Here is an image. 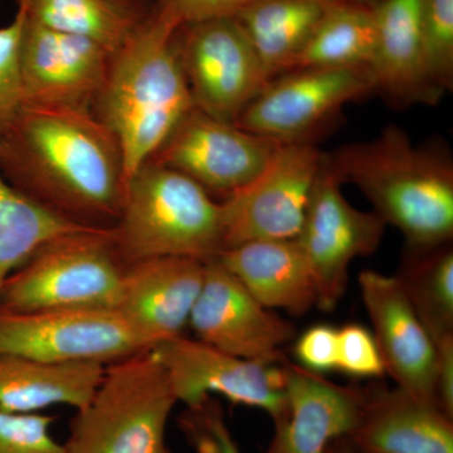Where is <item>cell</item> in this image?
Wrapping results in <instances>:
<instances>
[{"label":"cell","mask_w":453,"mask_h":453,"mask_svg":"<svg viewBox=\"0 0 453 453\" xmlns=\"http://www.w3.org/2000/svg\"><path fill=\"white\" fill-rule=\"evenodd\" d=\"M178 29L154 8L148 22L113 53L92 110L120 144L125 184L196 107L175 49Z\"/></svg>","instance_id":"3957f363"},{"label":"cell","mask_w":453,"mask_h":453,"mask_svg":"<svg viewBox=\"0 0 453 453\" xmlns=\"http://www.w3.org/2000/svg\"><path fill=\"white\" fill-rule=\"evenodd\" d=\"M375 91L396 105H434L442 95L429 82L423 62L422 0H377Z\"/></svg>","instance_id":"ffe728a7"},{"label":"cell","mask_w":453,"mask_h":453,"mask_svg":"<svg viewBox=\"0 0 453 453\" xmlns=\"http://www.w3.org/2000/svg\"><path fill=\"white\" fill-rule=\"evenodd\" d=\"M324 159L312 142H282L251 183L222 202L225 250L299 237Z\"/></svg>","instance_id":"9c48e42d"},{"label":"cell","mask_w":453,"mask_h":453,"mask_svg":"<svg viewBox=\"0 0 453 453\" xmlns=\"http://www.w3.org/2000/svg\"><path fill=\"white\" fill-rule=\"evenodd\" d=\"M342 0H253L238 14L267 81L290 70L334 5Z\"/></svg>","instance_id":"603a6c76"},{"label":"cell","mask_w":453,"mask_h":453,"mask_svg":"<svg viewBox=\"0 0 453 453\" xmlns=\"http://www.w3.org/2000/svg\"><path fill=\"white\" fill-rule=\"evenodd\" d=\"M216 259L265 308L303 316L318 305L314 275L297 238L252 241L225 250Z\"/></svg>","instance_id":"44dd1931"},{"label":"cell","mask_w":453,"mask_h":453,"mask_svg":"<svg viewBox=\"0 0 453 453\" xmlns=\"http://www.w3.org/2000/svg\"><path fill=\"white\" fill-rule=\"evenodd\" d=\"M153 348L116 310L0 309V356L109 365Z\"/></svg>","instance_id":"52a82bcc"},{"label":"cell","mask_w":453,"mask_h":453,"mask_svg":"<svg viewBox=\"0 0 453 453\" xmlns=\"http://www.w3.org/2000/svg\"><path fill=\"white\" fill-rule=\"evenodd\" d=\"M344 183L354 184L386 225L403 234L408 255L447 246L453 238V163L438 145L414 144L396 125L380 135L325 154Z\"/></svg>","instance_id":"7a4b0ae2"},{"label":"cell","mask_w":453,"mask_h":453,"mask_svg":"<svg viewBox=\"0 0 453 453\" xmlns=\"http://www.w3.org/2000/svg\"><path fill=\"white\" fill-rule=\"evenodd\" d=\"M396 279L434 345L453 338L452 247L408 255Z\"/></svg>","instance_id":"4316f807"},{"label":"cell","mask_w":453,"mask_h":453,"mask_svg":"<svg viewBox=\"0 0 453 453\" xmlns=\"http://www.w3.org/2000/svg\"><path fill=\"white\" fill-rule=\"evenodd\" d=\"M0 173L76 225L111 229L120 216V144L94 111L25 106L0 139Z\"/></svg>","instance_id":"6da1fadb"},{"label":"cell","mask_w":453,"mask_h":453,"mask_svg":"<svg viewBox=\"0 0 453 453\" xmlns=\"http://www.w3.org/2000/svg\"><path fill=\"white\" fill-rule=\"evenodd\" d=\"M111 58L112 53L96 42L26 16L19 47L26 106L92 111Z\"/></svg>","instance_id":"4fadbf2b"},{"label":"cell","mask_w":453,"mask_h":453,"mask_svg":"<svg viewBox=\"0 0 453 453\" xmlns=\"http://www.w3.org/2000/svg\"><path fill=\"white\" fill-rule=\"evenodd\" d=\"M204 273V262L186 257L127 265L116 311L154 348L184 335Z\"/></svg>","instance_id":"ac0fdd59"},{"label":"cell","mask_w":453,"mask_h":453,"mask_svg":"<svg viewBox=\"0 0 453 453\" xmlns=\"http://www.w3.org/2000/svg\"><path fill=\"white\" fill-rule=\"evenodd\" d=\"M88 228L53 213L0 173V288L43 244Z\"/></svg>","instance_id":"484cf974"},{"label":"cell","mask_w":453,"mask_h":453,"mask_svg":"<svg viewBox=\"0 0 453 453\" xmlns=\"http://www.w3.org/2000/svg\"><path fill=\"white\" fill-rule=\"evenodd\" d=\"M325 453H359L350 446V443L348 442L345 438H340V440L334 441L333 443H330L329 447H327L326 451Z\"/></svg>","instance_id":"e575fe53"},{"label":"cell","mask_w":453,"mask_h":453,"mask_svg":"<svg viewBox=\"0 0 453 453\" xmlns=\"http://www.w3.org/2000/svg\"><path fill=\"white\" fill-rule=\"evenodd\" d=\"M189 326L199 342L266 365H281L283 345L296 338L294 325L261 305L217 259L205 264Z\"/></svg>","instance_id":"5bb4252c"},{"label":"cell","mask_w":453,"mask_h":453,"mask_svg":"<svg viewBox=\"0 0 453 453\" xmlns=\"http://www.w3.org/2000/svg\"><path fill=\"white\" fill-rule=\"evenodd\" d=\"M122 264L111 229H83L50 241L5 280L0 309L116 310Z\"/></svg>","instance_id":"8992f818"},{"label":"cell","mask_w":453,"mask_h":453,"mask_svg":"<svg viewBox=\"0 0 453 453\" xmlns=\"http://www.w3.org/2000/svg\"><path fill=\"white\" fill-rule=\"evenodd\" d=\"M423 62L441 95L453 85V0H422Z\"/></svg>","instance_id":"83f0119b"},{"label":"cell","mask_w":453,"mask_h":453,"mask_svg":"<svg viewBox=\"0 0 453 453\" xmlns=\"http://www.w3.org/2000/svg\"><path fill=\"white\" fill-rule=\"evenodd\" d=\"M336 371L357 380H372L386 374L383 357L371 330L360 324L338 329Z\"/></svg>","instance_id":"1f68e13d"},{"label":"cell","mask_w":453,"mask_h":453,"mask_svg":"<svg viewBox=\"0 0 453 453\" xmlns=\"http://www.w3.org/2000/svg\"><path fill=\"white\" fill-rule=\"evenodd\" d=\"M33 22L115 53L153 16V0H18Z\"/></svg>","instance_id":"cb8c5ba5"},{"label":"cell","mask_w":453,"mask_h":453,"mask_svg":"<svg viewBox=\"0 0 453 453\" xmlns=\"http://www.w3.org/2000/svg\"><path fill=\"white\" fill-rule=\"evenodd\" d=\"M112 237L125 266L157 257L207 264L225 250L222 202L187 175L149 160L125 184Z\"/></svg>","instance_id":"277c9868"},{"label":"cell","mask_w":453,"mask_h":453,"mask_svg":"<svg viewBox=\"0 0 453 453\" xmlns=\"http://www.w3.org/2000/svg\"><path fill=\"white\" fill-rule=\"evenodd\" d=\"M178 423L196 453H241L226 426L222 405L213 395L186 407Z\"/></svg>","instance_id":"f546056e"},{"label":"cell","mask_w":453,"mask_h":453,"mask_svg":"<svg viewBox=\"0 0 453 453\" xmlns=\"http://www.w3.org/2000/svg\"><path fill=\"white\" fill-rule=\"evenodd\" d=\"M179 403L154 349L106 365L89 403L76 411L65 453H174L166 442Z\"/></svg>","instance_id":"5b68a950"},{"label":"cell","mask_w":453,"mask_h":453,"mask_svg":"<svg viewBox=\"0 0 453 453\" xmlns=\"http://www.w3.org/2000/svg\"><path fill=\"white\" fill-rule=\"evenodd\" d=\"M153 349L178 402L186 407L217 395L232 404L264 411L273 421L285 408L282 363L266 365L244 359L184 335L166 340Z\"/></svg>","instance_id":"7c38bea8"},{"label":"cell","mask_w":453,"mask_h":453,"mask_svg":"<svg viewBox=\"0 0 453 453\" xmlns=\"http://www.w3.org/2000/svg\"><path fill=\"white\" fill-rule=\"evenodd\" d=\"M25 18V9L18 4L14 19L0 27V139L11 130L26 106L19 65Z\"/></svg>","instance_id":"f1b7e54d"},{"label":"cell","mask_w":453,"mask_h":453,"mask_svg":"<svg viewBox=\"0 0 453 453\" xmlns=\"http://www.w3.org/2000/svg\"><path fill=\"white\" fill-rule=\"evenodd\" d=\"M281 365L286 404L266 453H325L356 427L365 390L338 386L288 359Z\"/></svg>","instance_id":"e0dca14e"},{"label":"cell","mask_w":453,"mask_h":453,"mask_svg":"<svg viewBox=\"0 0 453 453\" xmlns=\"http://www.w3.org/2000/svg\"><path fill=\"white\" fill-rule=\"evenodd\" d=\"M372 5L363 0H342L334 5L290 70L344 67L372 71L377 55V25Z\"/></svg>","instance_id":"d4e9b609"},{"label":"cell","mask_w":453,"mask_h":453,"mask_svg":"<svg viewBox=\"0 0 453 453\" xmlns=\"http://www.w3.org/2000/svg\"><path fill=\"white\" fill-rule=\"evenodd\" d=\"M295 356L306 371L324 374L338 365V329L320 324L301 334L295 342Z\"/></svg>","instance_id":"836d02e7"},{"label":"cell","mask_w":453,"mask_h":453,"mask_svg":"<svg viewBox=\"0 0 453 453\" xmlns=\"http://www.w3.org/2000/svg\"><path fill=\"white\" fill-rule=\"evenodd\" d=\"M342 186L325 157L297 237L314 275L316 308L324 312L339 305L347 291L350 265L377 251L387 226L375 211L351 205Z\"/></svg>","instance_id":"8fae6325"},{"label":"cell","mask_w":453,"mask_h":453,"mask_svg":"<svg viewBox=\"0 0 453 453\" xmlns=\"http://www.w3.org/2000/svg\"><path fill=\"white\" fill-rule=\"evenodd\" d=\"M359 288L386 372L399 388L437 404L436 347L401 282L396 276L365 270Z\"/></svg>","instance_id":"2e32d148"},{"label":"cell","mask_w":453,"mask_h":453,"mask_svg":"<svg viewBox=\"0 0 453 453\" xmlns=\"http://www.w3.org/2000/svg\"><path fill=\"white\" fill-rule=\"evenodd\" d=\"M253 0H153L155 11L165 14L179 28L207 20L235 18Z\"/></svg>","instance_id":"d6a6232c"},{"label":"cell","mask_w":453,"mask_h":453,"mask_svg":"<svg viewBox=\"0 0 453 453\" xmlns=\"http://www.w3.org/2000/svg\"><path fill=\"white\" fill-rule=\"evenodd\" d=\"M105 368L96 362L53 363L0 356V410L37 413L53 405L82 410L100 386Z\"/></svg>","instance_id":"7402d4cb"},{"label":"cell","mask_w":453,"mask_h":453,"mask_svg":"<svg viewBox=\"0 0 453 453\" xmlns=\"http://www.w3.org/2000/svg\"><path fill=\"white\" fill-rule=\"evenodd\" d=\"M372 91L369 68H295L265 83L234 124L283 144L311 142L348 104Z\"/></svg>","instance_id":"ba28073f"},{"label":"cell","mask_w":453,"mask_h":453,"mask_svg":"<svg viewBox=\"0 0 453 453\" xmlns=\"http://www.w3.org/2000/svg\"><path fill=\"white\" fill-rule=\"evenodd\" d=\"M281 144L195 107L150 160L187 175L208 192L229 196L251 183Z\"/></svg>","instance_id":"9a60e30c"},{"label":"cell","mask_w":453,"mask_h":453,"mask_svg":"<svg viewBox=\"0 0 453 453\" xmlns=\"http://www.w3.org/2000/svg\"><path fill=\"white\" fill-rule=\"evenodd\" d=\"M55 416L0 410V453H65L50 434Z\"/></svg>","instance_id":"4dcf8cb0"},{"label":"cell","mask_w":453,"mask_h":453,"mask_svg":"<svg viewBox=\"0 0 453 453\" xmlns=\"http://www.w3.org/2000/svg\"><path fill=\"white\" fill-rule=\"evenodd\" d=\"M175 49L196 109L220 120L237 121L267 82L237 18L180 27Z\"/></svg>","instance_id":"30bf717a"},{"label":"cell","mask_w":453,"mask_h":453,"mask_svg":"<svg viewBox=\"0 0 453 453\" xmlns=\"http://www.w3.org/2000/svg\"><path fill=\"white\" fill-rule=\"evenodd\" d=\"M363 2H368V3H372V4H374V0H363Z\"/></svg>","instance_id":"d590c367"},{"label":"cell","mask_w":453,"mask_h":453,"mask_svg":"<svg viewBox=\"0 0 453 453\" xmlns=\"http://www.w3.org/2000/svg\"><path fill=\"white\" fill-rule=\"evenodd\" d=\"M345 440L359 453H453V418L399 387L374 388Z\"/></svg>","instance_id":"d6986e66"}]
</instances>
